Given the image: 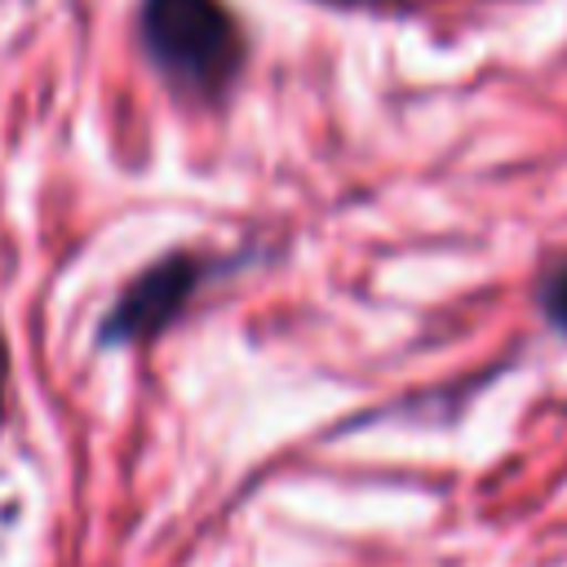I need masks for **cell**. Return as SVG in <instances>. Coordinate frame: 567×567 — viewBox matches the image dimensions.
<instances>
[{
    "mask_svg": "<svg viewBox=\"0 0 567 567\" xmlns=\"http://www.w3.org/2000/svg\"><path fill=\"white\" fill-rule=\"evenodd\" d=\"M142 44L164 80L195 97H217L244 62L239 22L221 0H142Z\"/></svg>",
    "mask_w": 567,
    "mask_h": 567,
    "instance_id": "obj_1",
    "label": "cell"
},
{
    "mask_svg": "<svg viewBox=\"0 0 567 567\" xmlns=\"http://www.w3.org/2000/svg\"><path fill=\"white\" fill-rule=\"evenodd\" d=\"M204 279V261L173 252L164 261H155L151 270H142L115 301V310L102 319V341L120 346V341H146L155 332H164L190 301V292Z\"/></svg>",
    "mask_w": 567,
    "mask_h": 567,
    "instance_id": "obj_2",
    "label": "cell"
},
{
    "mask_svg": "<svg viewBox=\"0 0 567 567\" xmlns=\"http://www.w3.org/2000/svg\"><path fill=\"white\" fill-rule=\"evenodd\" d=\"M540 310L558 332H567V257L540 279Z\"/></svg>",
    "mask_w": 567,
    "mask_h": 567,
    "instance_id": "obj_3",
    "label": "cell"
},
{
    "mask_svg": "<svg viewBox=\"0 0 567 567\" xmlns=\"http://www.w3.org/2000/svg\"><path fill=\"white\" fill-rule=\"evenodd\" d=\"M4 377H9V350L0 341V412H4Z\"/></svg>",
    "mask_w": 567,
    "mask_h": 567,
    "instance_id": "obj_4",
    "label": "cell"
}]
</instances>
